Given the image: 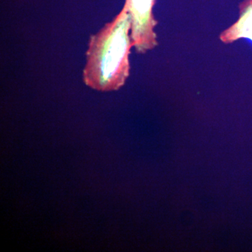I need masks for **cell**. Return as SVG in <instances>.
<instances>
[{
    "mask_svg": "<svg viewBox=\"0 0 252 252\" xmlns=\"http://www.w3.org/2000/svg\"><path fill=\"white\" fill-rule=\"evenodd\" d=\"M130 15L126 7L102 29L91 36L86 51L83 79L99 91L119 90L130 74L129 55L133 46Z\"/></svg>",
    "mask_w": 252,
    "mask_h": 252,
    "instance_id": "cell-1",
    "label": "cell"
},
{
    "mask_svg": "<svg viewBox=\"0 0 252 252\" xmlns=\"http://www.w3.org/2000/svg\"><path fill=\"white\" fill-rule=\"evenodd\" d=\"M155 0H127L125 7L130 15L131 38L135 51L145 54L158 45L152 8Z\"/></svg>",
    "mask_w": 252,
    "mask_h": 252,
    "instance_id": "cell-2",
    "label": "cell"
},
{
    "mask_svg": "<svg viewBox=\"0 0 252 252\" xmlns=\"http://www.w3.org/2000/svg\"><path fill=\"white\" fill-rule=\"evenodd\" d=\"M220 38L225 44H230L242 38L252 41V0H248L241 5L238 21L222 32Z\"/></svg>",
    "mask_w": 252,
    "mask_h": 252,
    "instance_id": "cell-3",
    "label": "cell"
}]
</instances>
